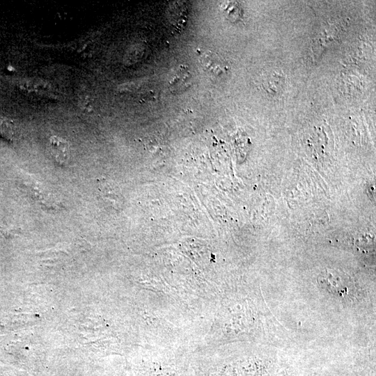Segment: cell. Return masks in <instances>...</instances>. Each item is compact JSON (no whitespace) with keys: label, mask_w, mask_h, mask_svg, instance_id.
Here are the masks:
<instances>
[{"label":"cell","mask_w":376,"mask_h":376,"mask_svg":"<svg viewBox=\"0 0 376 376\" xmlns=\"http://www.w3.org/2000/svg\"><path fill=\"white\" fill-rule=\"evenodd\" d=\"M199 61L203 69L210 75L215 77L226 75L228 67L226 61L217 53L211 50L199 51Z\"/></svg>","instance_id":"2"},{"label":"cell","mask_w":376,"mask_h":376,"mask_svg":"<svg viewBox=\"0 0 376 376\" xmlns=\"http://www.w3.org/2000/svg\"><path fill=\"white\" fill-rule=\"evenodd\" d=\"M15 136V125L13 120L0 116V137L13 141Z\"/></svg>","instance_id":"5"},{"label":"cell","mask_w":376,"mask_h":376,"mask_svg":"<svg viewBox=\"0 0 376 376\" xmlns=\"http://www.w3.org/2000/svg\"><path fill=\"white\" fill-rule=\"evenodd\" d=\"M168 88L173 94L187 91L192 84V76L189 68L180 65L171 70L168 75Z\"/></svg>","instance_id":"3"},{"label":"cell","mask_w":376,"mask_h":376,"mask_svg":"<svg viewBox=\"0 0 376 376\" xmlns=\"http://www.w3.org/2000/svg\"><path fill=\"white\" fill-rule=\"evenodd\" d=\"M318 281L322 288L339 297L347 295L351 288L350 277L335 270L322 272L319 275Z\"/></svg>","instance_id":"1"},{"label":"cell","mask_w":376,"mask_h":376,"mask_svg":"<svg viewBox=\"0 0 376 376\" xmlns=\"http://www.w3.org/2000/svg\"><path fill=\"white\" fill-rule=\"evenodd\" d=\"M48 146L53 159L59 165H65L70 155L68 142L60 136H52L49 139Z\"/></svg>","instance_id":"4"}]
</instances>
